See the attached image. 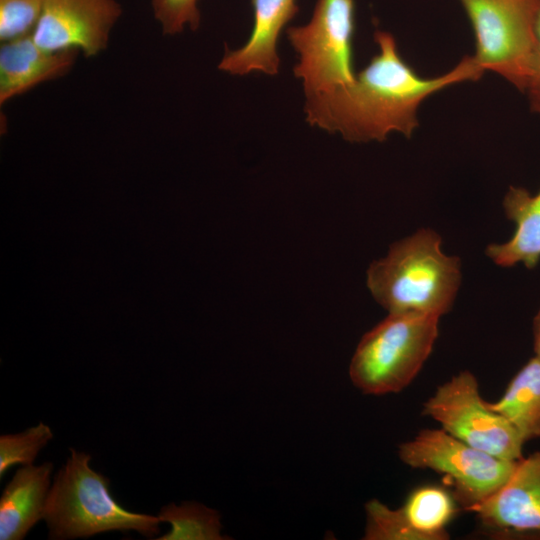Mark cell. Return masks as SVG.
<instances>
[{"label":"cell","mask_w":540,"mask_h":540,"mask_svg":"<svg viewBox=\"0 0 540 540\" xmlns=\"http://www.w3.org/2000/svg\"><path fill=\"white\" fill-rule=\"evenodd\" d=\"M439 319L419 313H389L361 338L349 376L365 394L398 393L417 376L439 335Z\"/></svg>","instance_id":"277c9868"},{"label":"cell","mask_w":540,"mask_h":540,"mask_svg":"<svg viewBox=\"0 0 540 540\" xmlns=\"http://www.w3.org/2000/svg\"><path fill=\"white\" fill-rule=\"evenodd\" d=\"M121 14L116 0H43L32 38L48 51L76 50L94 57L106 49Z\"/></svg>","instance_id":"30bf717a"},{"label":"cell","mask_w":540,"mask_h":540,"mask_svg":"<svg viewBox=\"0 0 540 540\" xmlns=\"http://www.w3.org/2000/svg\"><path fill=\"white\" fill-rule=\"evenodd\" d=\"M49 490L44 516L49 539L89 537L106 531L136 530L152 538L159 533L158 516L134 513L112 497L109 479L90 468L91 456L70 449Z\"/></svg>","instance_id":"3957f363"},{"label":"cell","mask_w":540,"mask_h":540,"mask_svg":"<svg viewBox=\"0 0 540 540\" xmlns=\"http://www.w3.org/2000/svg\"><path fill=\"white\" fill-rule=\"evenodd\" d=\"M503 208L515 224L514 234L505 243L488 245L486 255L502 267L523 263L533 269L540 260V190L532 195L525 188L511 186Z\"/></svg>","instance_id":"9a60e30c"},{"label":"cell","mask_w":540,"mask_h":540,"mask_svg":"<svg viewBox=\"0 0 540 540\" xmlns=\"http://www.w3.org/2000/svg\"><path fill=\"white\" fill-rule=\"evenodd\" d=\"M151 5L165 35L181 33L187 26L196 31L200 26L198 0H151Z\"/></svg>","instance_id":"ffe728a7"},{"label":"cell","mask_w":540,"mask_h":540,"mask_svg":"<svg viewBox=\"0 0 540 540\" xmlns=\"http://www.w3.org/2000/svg\"><path fill=\"white\" fill-rule=\"evenodd\" d=\"M354 30L355 0H317L307 24L286 29L306 97L353 82Z\"/></svg>","instance_id":"5b68a950"},{"label":"cell","mask_w":540,"mask_h":540,"mask_svg":"<svg viewBox=\"0 0 540 540\" xmlns=\"http://www.w3.org/2000/svg\"><path fill=\"white\" fill-rule=\"evenodd\" d=\"M52 463L17 470L0 499V539L21 540L44 516Z\"/></svg>","instance_id":"5bb4252c"},{"label":"cell","mask_w":540,"mask_h":540,"mask_svg":"<svg viewBox=\"0 0 540 540\" xmlns=\"http://www.w3.org/2000/svg\"><path fill=\"white\" fill-rule=\"evenodd\" d=\"M76 50L52 52L41 48L32 35L2 42L0 46V104L37 85L60 78L73 67Z\"/></svg>","instance_id":"4fadbf2b"},{"label":"cell","mask_w":540,"mask_h":540,"mask_svg":"<svg viewBox=\"0 0 540 540\" xmlns=\"http://www.w3.org/2000/svg\"><path fill=\"white\" fill-rule=\"evenodd\" d=\"M467 511L492 534L540 536V451L518 460L507 481Z\"/></svg>","instance_id":"8fae6325"},{"label":"cell","mask_w":540,"mask_h":540,"mask_svg":"<svg viewBox=\"0 0 540 540\" xmlns=\"http://www.w3.org/2000/svg\"><path fill=\"white\" fill-rule=\"evenodd\" d=\"M451 490L434 484L412 489L391 509L377 499L365 504L366 540H447L448 526L459 511Z\"/></svg>","instance_id":"9c48e42d"},{"label":"cell","mask_w":540,"mask_h":540,"mask_svg":"<svg viewBox=\"0 0 540 540\" xmlns=\"http://www.w3.org/2000/svg\"><path fill=\"white\" fill-rule=\"evenodd\" d=\"M253 27L244 45L226 49L219 70L235 76L261 72L275 76L279 73L278 42L282 30L297 15V0H251Z\"/></svg>","instance_id":"7c38bea8"},{"label":"cell","mask_w":540,"mask_h":540,"mask_svg":"<svg viewBox=\"0 0 540 540\" xmlns=\"http://www.w3.org/2000/svg\"><path fill=\"white\" fill-rule=\"evenodd\" d=\"M460 282L459 258L442 251L441 237L431 229L395 242L367 271L372 296L389 313L441 317L451 310Z\"/></svg>","instance_id":"7a4b0ae2"},{"label":"cell","mask_w":540,"mask_h":540,"mask_svg":"<svg viewBox=\"0 0 540 540\" xmlns=\"http://www.w3.org/2000/svg\"><path fill=\"white\" fill-rule=\"evenodd\" d=\"M459 1L474 30L477 64L524 92L532 72L538 0Z\"/></svg>","instance_id":"8992f818"},{"label":"cell","mask_w":540,"mask_h":540,"mask_svg":"<svg viewBox=\"0 0 540 540\" xmlns=\"http://www.w3.org/2000/svg\"><path fill=\"white\" fill-rule=\"evenodd\" d=\"M43 0H0V41L32 35L41 15Z\"/></svg>","instance_id":"d6986e66"},{"label":"cell","mask_w":540,"mask_h":540,"mask_svg":"<svg viewBox=\"0 0 540 540\" xmlns=\"http://www.w3.org/2000/svg\"><path fill=\"white\" fill-rule=\"evenodd\" d=\"M378 53L353 82L306 97V121L349 142L385 141L393 132L409 138L419 125L418 109L429 96L484 73L473 56L432 78L415 72L401 57L389 32L376 30Z\"/></svg>","instance_id":"6da1fadb"},{"label":"cell","mask_w":540,"mask_h":540,"mask_svg":"<svg viewBox=\"0 0 540 540\" xmlns=\"http://www.w3.org/2000/svg\"><path fill=\"white\" fill-rule=\"evenodd\" d=\"M398 457L411 468L444 475L457 502L466 511L495 493L517 463L476 449L442 428L420 430L399 445Z\"/></svg>","instance_id":"52a82bcc"},{"label":"cell","mask_w":540,"mask_h":540,"mask_svg":"<svg viewBox=\"0 0 540 540\" xmlns=\"http://www.w3.org/2000/svg\"><path fill=\"white\" fill-rule=\"evenodd\" d=\"M533 336L535 356L540 359V309L533 321Z\"/></svg>","instance_id":"7402d4cb"},{"label":"cell","mask_w":540,"mask_h":540,"mask_svg":"<svg viewBox=\"0 0 540 540\" xmlns=\"http://www.w3.org/2000/svg\"><path fill=\"white\" fill-rule=\"evenodd\" d=\"M422 415L464 443L509 461L523 458L524 441L516 428L491 410L476 376L463 370L439 385L423 403Z\"/></svg>","instance_id":"ba28073f"},{"label":"cell","mask_w":540,"mask_h":540,"mask_svg":"<svg viewBox=\"0 0 540 540\" xmlns=\"http://www.w3.org/2000/svg\"><path fill=\"white\" fill-rule=\"evenodd\" d=\"M534 35L532 72L524 93L527 94L531 110L540 115V0H538L535 12Z\"/></svg>","instance_id":"44dd1931"},{"label":"cell","mask_w":540,"mask_h":540,"mask_svg":"<svg viewBox=\"0 0 540 540\" xmlns=\"http://www.w3.org/2000/svg\"><path fill=\"white\" fill-rule=\"evenodd\" d=\"M487 405L505 417L524 442L540 438V359L531 358L513 376L503 395Z\"/></svg>","instance_id":"2e32d148"},{"label":"cell","mask_w":540,"mask_h":540,"mask_svg":"<svg viewBox=\"0 0 540 540\" xmlns=\"http://www.w3.org/2000/svg\"><path fill=\"white\" fill-rule=\"evenodd\" d=\"M158 517L161 521L169 522L171 531L158 537V540L184 539H224L220 534V515L199 503H174L162 507Z\"/></svg>","instance_id":"e0dca14e"},{"label":"cell","mask_w":540,"mask_h":540,"mask_svg":"<svg viewBox=\"0 0 540 540\" xmlns=\"http://www.w3.org/2000/svg\"><path fill=\"white\" fill-rule=\"evenodd\" d=\"M49 426L39 423L18 434L0 437V476L13 465H31L38 452L51 440Z\"/></svg>","instance_id":"ac0fdd59"}]
</instances>
